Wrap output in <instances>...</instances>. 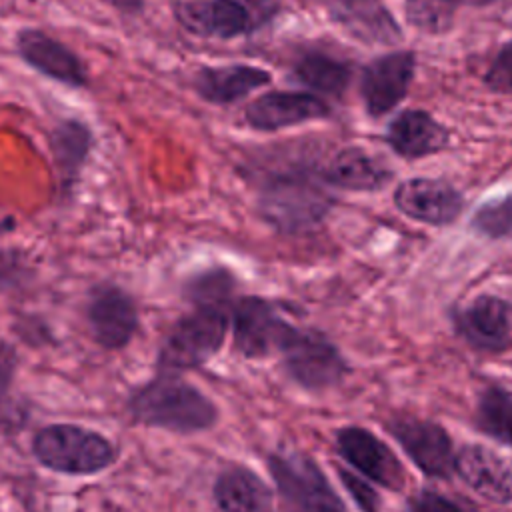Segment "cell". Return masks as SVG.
I'll use <instances>...</instances> for the list:
<instances>
[{
	"instance_id": "cell-5",
	"label": "cell",
	"mask_w": 512,
	"mask_h": 512,
	"mask_svg": "<svg viewBox=\"0 0 512 512\" xmlns=\"http://www.w3.org/2000/svg\"><path fill=\"white\" fill-rule=\"evenodd\" d=\"M278 354L284 372L306 390H324L340 384L348 374L342 352L320 332L290 326Z\"/></svg>"
},
{
	"instance_id": "cell-9",
	"label": "cell",
	"mask_w": 512,
	"mask_h": 512,
	"mask_svg": "<svg viewBox=\"0 0 512 512\" xmlns=\"http://www.w3.org/2000/svg\"><path fill=\"white\" fill-rule=\"evenodd\" d=\"M416 68V56L410 50H396L374 58L362 70L360 96L366 112L380 118L394 110L408 94Z\"/></svg>"
},
{
	"instance_id": "cell-33",
	"label": "cell",
	"mask_w": 512,
	"mask_h": 512,
	"mask_svg": "<svg viewBox=\"0 0 512 512\" xmlns=\"http://www.w3.org/2000/svg\"><path fill=\"white\" fill-rule=\"evenodd\" d=\"M102 2H104L106 6H110V8L118 10V12H122V14L132 16V14L142 12L146 0H102Z\"/></svg>"
},
{
	"instance_id": "cell-16",
	"label": "cell",
	"mask_w": 512,
	"mask_h": 512,
	"mask_svg": "<svg viewBox=\"0 0 512 512\" xmlns=\"http://www.w3.org/2000/svg\"><path fill=\"white\" fill-rule=\"evenodd\" d=\"M454 326L470 346L500 352L510 344L512 310L502 298L482 294L454 314Z\"/></svg>"
},
{
	"instance_id": "cell-8",
	"label": "cell",
	"mask_w": 512,
	"mask_h": 512,
	"mask_svg": "<svg viewBox=\"0 0 512 512\" xmlns=\"http://www.w3.org/2000/svg\"><path fill=\"white\" fill-rule=\"evenodd\" d=\"M14 44L20 60L38 74L70 88H86L90 84L88 66L80 54L52 34L38 28H22Z\"/></svg>"
},
{
	"instance_id": "cell-22",
	"label": "cell",
	"mask_w": 512,
	"mask_h": 512,
	"mask_svg": "<svg viewBox=\"0 0 512 512\" xmlns=\"http://www.w3.org/2000/svg\"><path fill=\"white\" fill-rule=\"evenodd\" d=\"M214 500L222 512H270L272 506L268 486L244 466H230L218 474Z\"/></svg>"
},
{
	"instance_id": "cell-12",
	"label": "cell",
	"mask_w": 512,
	"mask_h": 512,
	"mask_svg": "<svg viewBox=\"0 0 512 512\" xmlns=\"http://www.w3.org/2000/svg\"><path fill=\"white\" fill-rule=\"evenodd\" d=\"M338 454L354 466L364 478L388 490H400L406 474L388 444H384L370 430L360 426H346L336 432Z\"/></svg>"
},
{
	"instance_id": "cell-13",
	"label": "cell",
	"mask_w": 512,
	"mask_h": 512,
	"mask_svg": "<svg viewBox=\"0 0 512 512\" xmlns=\"http://www.w3.org/2000/svg\"><path fill=\"white\" fill-rule=\"evenodd\" d=\"M390 432L412 464L426 476L448 478L454 472L456 452L440 424L420 418H398L390 424Z\"/></svg>"
},
{
	"instance_id": "cell-34",
	"label": "cell",
	"mask_w": 512,
	"mask_h": 512,
	"mask_svg": "<svg viewBox=\"0 0 512 512\" xmlns=\"http://www.w3.org/2000/svg\"><path fill=\"white\" fill-rule=\"evenodd\" d=\"M462 512H476V510H470V508H462Z\"/></svg>"
},
{
	"instance_id": "cell-30",
	"label": "cell",
	"mask_w": 512,
	"mask_h": 512,
	"mask_svg": "<svg viewBox=\"0 0 512 512\" xmlns=\"http://www.w3.org/2000/svg\"><path fill=\"white\" fill-rule=\"evenodd\" d=\"M408 512H462V506L434 490H420L408 502Z\"/></svg>"
},
{
	"instance_id": "cell-18",
	"label": "cell",
	"mask_w": 512,
	"mask_h": 512,
	"mask_svg": "<svg viewBox=\"0 0 512 512\" xmlns=\"http://www.w3.org/2000/svg\"><path fill=\"white\" fill-rule=\"evenodd\" d=\"M272 82V74L266 68L252 64H226V66H202L194 74L196 94L218 106L234 104L246 98L256 88Z\"/></svg>"
},
{
	"instance_id": "cell-10",
	"label": "cell",
	"mask_w": 512,
	"mask_h": 512,
	"mask_svg": "<svg viewBox=\"0 0 512 512\" xmlns=\"http://www.w3.org/2000/svg\"><path fill=\"white\" fill-rule=\"evenodd\" d=\"M290 326L264 298L244 296L232 306L234 348L246 358H264L278 352Z\"/></svg>"
},
{
	"instance_id": "cell-32",
	"label": "cell",
	"mask_w": 512,
	"mask_h": 512,
	"mask_svg": "<svg viewBox=\"0 0 512 512\" xmlns=\"http://www.w3.org/2000/svg\"><path fill=\"white\" fill-rule=\"evenodd\" d=\"M22 262L18 258L16 252H0V286L4 282H16L20 270H22Z\"/></svg>"
},
{
	"instance_id": "cell-2",
	"label": "cell",
	"mask_w": 512,
	"mask_h": 512,
	"mask_svg": "<svg viewBox=\"0 0 512 512\" xmlns=\"http://www.w3.org/2000/svg\"><path fill=\"white\" fill-rule=\"evenodd\" d=\"M32 452L42 466L72 476L96 474L116 460V448L102 434L74 424L40 428Z\"/></svg>"
},
{
	"instance_id": "cell-23",
	"label": "cell",
	"mask_w": 512,
	"mask_h": 512,
	"mask_svg": "<svg viewBox=\"0 0 512 512\" xmlns=\"http://www.w3.org/2000/svg\"><path fill=\"white\" fill-rule=\"evenodd\" d=\"M294 76L300 84L312 88L314 92L338 96L346 90L352 70L344 60L322 52H308L296 62Z\"/></svg>"
},
{
	"instance_id": "cell-3",
	"label": "cell",
	"mask_w": 512,
	"mask_h": 512,
	"mask_svg": "<svg viewBox=\"0 0 512 512\" xmlns=\"http://www.w3.org/2000/svg\"><path fill=\"white\" fill-rule=\"evenodd\" d=\"M228 322L224 304H194V310L168 332L160 346L158 364L166 372L202 366L222 348Z\"/></svg>"
},
{
	"instance_id": "cell-15",
	"label": "cell",
	"mask_w": 512,
	"mask_h": 512,
	"mask_svg": "<svg viewBox=\"0 0 512 512\" xmlns=\"http://www.w3.org/2000/svg\"><path fill=\"white\" fill-rule=\"evenodd\" d=\"M330 114L328 104L312 92L296 90H272L254 98L246 110V122L254 130L274 132L304 124L308 120L326 118Z\"/></svg>"
},
{
	"instance_id": "cell-21",
	"label": "cell",
	"mask_w": 512,
	"mask_h": 512,
	"mask_svg": "<svg viewBox=\"0 0 512 512\" xmlns=\"http://www.w3.org/2000/svg\"><path fill=\"white\" fill-rule=\"evenodd\" d=\"M94 134L84 120L64 118L48 134V148L64 188H72L92 152Z\"/></svg>"
},
{
	"instance_id": "cell-1",
	"label": "cell",
	"mask_w": 512,
	"mask_h": 512,
	"mask_svg": "<svg viewBox=\"0 0 512 512\" xmlns=\"http://www.w3.org/2000/svg\"><path fill=\"white\" fill-rule=\"evenodd\" d=\"M128 406L134 420L180 434L206 430L218 418V410L208 396L172 376L156 378L138 388Z\"/></svg>"
},
{
	"instance_id": "cell-17",
	"label": "cell",
	"mask_w": 512,
	"mask_h": 512,
	"mask_svg": "<svg viewBox=\"0 0 512 512\" xmlns=\"http://www.w3.org/2000/svg\"><path fill=\"white\" fill-rule=\"evenodd\" d=\"M454 472L478 496L494 504L512 502V468L480 444H464L454 456Z\"/></svg>"
},
{
	"instance_id": "cell-11",
	"label": "cell",
	"mask_w": 512,
	"mask_h": 512,
	"mask_svg": "<svg viewBox=\"0 0 512 512\" xmlns=\"http://www.w3.org/2000/svg\"><path fill=\"white\" fill-rule=\"evenodd\" d=\"M86 318L94 340L106 350L124 348L138 328L136 302L116 284H96L90 290Z\"/></svg>"
},
{
	"instance_id": "cell-25",
	"label": "cell",
	"mask_w": 512,
	"mask_h": 512,
	"mask_svg": "<svg viewBox=\"0 0 512 512\" xmlns=\"http://www.w3.org/2000/svg\"><path fill=\"white\" fill-rule=\"evenodd\" d=\"M230 288L232 278L224 270H208L190 282L188 294L194 304H226Z\"/></svg>"
},
{
	"instance_id": "cell-28",
	"label": "cell",
	"mask_w": 512,
	"mask_h": 512,
	"mask_svg": "<svg viewBox=\"0 0 512 512\" xmlns=\"http://www.w3.org/2000/svg\"><path fill=\"white\" fill-rule=\"evenodd\" d=\"M338 476L362 512H380V498L372 490V486H368L364 480L342 468H338Z\"/></svg>"
},
{
	"instance_id": "cell-4",
	"label": "cell",
	"mask_w": 512,
	"mask_h": 512,
	"mask_svg": "<svg viewBox=\"0 0 512 512\" xmlns=\"http://www.w3.org/2000/svg\"><path fill=\"white\" fill-rule=\"evenodd\" d=\"M274 10L264 0H172L174 18L184 30L218 40L254 32Z\"/></svg>"
},
{
	"instance_id": "cell-20",
	"label": "cell",
	"mask_w": 512,
	"mask_h": 512,
	"mask_svg": "<svg viewBox=\"0 0 512 512\" xmlns=\"http://www.w3.org/2000/svg\"><path fill=\"white\" fill-rule=\"evenodd\" d=\"M320 176L330 186H338L350 192H374L390 182L392 172L368 150L348 146L338 150L328 160Z\"/></svg>"
},
{
	"instance_id": "cell-29",
	"label": "cell",
	"mask_w": 512,
	"mask_h": 512,
	"mask_svg": "<svg viewBox=\"0 0 512 512\" xmlns=\"http://www.w3.org/2000/svg\"><path fill=\"white\" fill-rule=\"evenodd\" d=\"M408 12L412 22L420 28L440 30V22H444V8L440 0H410Z\"/></svg>"
},
{
	"instance_id": "cell-24",
	"label": "cell",
	"mask_w": 512,
	"mask_h": 512,
	"mask_svg": "<svg viewBox=\"0 0 512 512\" xmlns=\"http://www.w3.org/2000/svg\"><path fill=\"white\" fill-rule=\"evenodd\" d=\"M474 422L482 434L512 446V394L496 384L486 386L478 396Z\"/></svg>"
},
{
	"instance_id": "cell-6",
	"label": "cell",
	"mask_w": 512,
	"mask_h": 512,
	"mask_svg": "<svg viewBox=\"0 0 512 512\" xmlns=\"http://www.w3.org/2000/svg\"><path fill=\"white\" fill-rule=\"evenodd\" d=\"M270 476L290 512H346L314 460L298 452L268 456Z\"/></svg>"
},
{
	"instance_id": "cell-19",
	"label": "cell",
	"mask_w": 512,
	"mask_h": 512,
	"mask_svg": "<svg viewBox=\"0 0 512 512\" xmlns=\"http://www.w3.org/2000/svg\"><path fill=\"white\" fill-rule=\"evenodd\" d=\"M388 146L402 158L432 156L448 146V130L426 110H404L386 128Z\"/></svg>"
},
{
	"instance_id": "cell-26",
	"label": "cell",
	"mask_w": 512,
	"mask_h": 512,
	"mask_svg": "<svg viewBox=\"0 0 512 512\" xmlns=\"http://www.w3.org/2000/svg\"><path fill=\"white\" fill-rule=\"evenodd\" d=\"M474 228L490 238L512 234V198L484 204L474 216Z\"/></svg>"
},
{
	"instance_id": "cell-14",
	"label": "cell",
	"mask_w": 512,
	"mask_h": 512,
	"mask_svg": "<svg viewBox=\"0 0 512 512\" xmlns=\"http://www.w3.org/2000/svg\"><path fill=\"white\" fill-rule=\"evenodd\" d=\"M396 208L412 220L430 226H448L464 210V196L438 178H408L394 190Z\"/></svg>"
},
{
	"instance_id": "cell-27",
	"label": "cell",
	"mask_w": 512,
	"mask_h": 512,
	"mask_svg": "<svg viewBox=\"0 0 512 512\" xmlns=\"http://www.w3.org/2000/svg\"><path fill=\"white\" fill-rule=\"evenodd\" d=\"M484 82L494 92H512V40L500 46L486 70Z\"/></svg>"
},
{
	"instance_id": "cell-31",
	"label": "cell",
	"mask_w": 512,
	"mask_h": 512,
	"mask_svg": "<svg viewBox=\"0 0 512 512\" xmlns=\"http://www.w3.org/2000/svg\"><path fill=\"white\" fill-rule=\"evenodd\" d=\"M16 370V354L8 344H0V402L4 400Z\"/></svg>"
},
{
	"instance_id": "cell-7",
	"label": "cell",
	"mask_w": 512,
	"mask_h": 512,
	"mask_svg": "<svg viewBox=\"0 0 512 512\" xmlns=\"http://www.w3.org/2000/svg\"><path fill=\"white\" fill-rule=\"evenodd\" d=\"M260 204L270 224L294 232L322 220L330 208V198L310 180L280 178L266 186Z\"/></svg>"
}]
</instances>
